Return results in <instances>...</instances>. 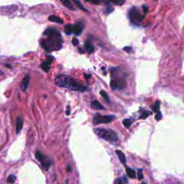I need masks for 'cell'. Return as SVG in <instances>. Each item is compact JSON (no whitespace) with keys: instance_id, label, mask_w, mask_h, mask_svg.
I'll use <instances>...</instances> for the list:
<instances>
[{"instance_id":"1","label":"cell","mask_w":184,"mask_h":184,"mask_svg":"<svg viewBox=\"0 0 184 184\" xmlns=\"http://www.w3.org/2000/svg\"><path fill=\"white\" fill-rule=\"evenodd\" d=\"M55 83L59 87H65L72 91L83 92L87 90V87L81 84L79 81L67 75H58L55 78Z\"/></svg>"},{"instance_id":"2","label":"cell","mask_w":184,"mask_h":184,"mask_svg":"<svg viewBox=\"0 0 184 184\" xmlns=\"http://www.w3.org/2000/svg\"><path fill=\"white\" fill-rule=\"evenodd\" d=\"M41 46L47 51H59L62 48L61 35H55L48 37L46 39H42L41 41Z\"/></svg>"},{"instance_id":"3","label":"cell","mask_w":184,"mask_h":184,"mask_svg":"<svg viewBox=\"0 0 184 184\" xmlns=\"http://www.w3.org/2000/svg\"><path fill=\"white\" fill-rule=\"evenodd\" d=\"M93 132L99 138L110 143H115V142H117L119 140L117 134L112 130L96 128L93 130Z\"/></svg>"},{"instance_id":"4","label":"cell","mask_w":184,"mask_h":184,"mask_svg":"<svg viewBox=\"0 0 184 184\" xmlns=\"http://www.w3.org/2000/svg\"><path fill=\"white\" fill-rule=\"evenodd\" d=\"M128 16L131 22L134 25H137L140 24L144 19V16L140 14V12L138 11V9H137V8L135 7H133L130 9L128 13Z\"/></svg>"},{"instance_id":"5","label":"cell","mask_w":184,"mask_h":184,"mask_svg":"<svg viewBox=\"0 0 184 184\" xmlns=\"http://www.w3.org/2000/svg\"><path fill=\"white\" fill-rule=\"evenodd\" d=\"M116 119L114 115H101L97 114L93 118V124L94 125H100V124L110 123Z\"/></svg>"},{"instance_id":"6","label":"cell","mask_w":184,"mask_h":184,"mask_svg":"<svg viewBox=\"0 0 184 184\" xmlns=\"http://www.w3.org/2000/svg\"><path fill=\"white\" fill-rule=\"evenodd\" d=\"M35 158L46 170H48L50 168L51 165V161L44 154L41 153L40 151H37L35 153Z\"/></svg>"},{"instance_id":"7","label":"cell","mask_w":184,"mask_h":184,"mask_svg":"<svg viewBox=\"0 0 184 184\" xmlns=\"http://www.w3.org/2000/svg\"><path fill=\"white\" fill-rule=\"evenodd\" d=\"M110 86L112 90L116 89H123L126 86V81L122 78H115V79H112L110 82Z\"/></svg>"},{"instance_id":"8","label":"cell","mask_w":184,"mask_h":184,"mask_svg":"<svg viewBox=\"0 0 184 184\" xmlns=\"http://www.w3.org/2000/svg\"><path fill=\"white\" fill-rule=\"evenodd\" d=\"M43 35L47 37H51V36H55V35H61V33H59V31L57 30L56 29L49 28L46 30V31L43 33Z\"/></svg>"},{"instance_id":"9","label":"cell","mask_w":184,"mask_h":184,"mask_svg":"<svg viewBox=\"0 0 184 184\" xmlns=\"http://www.w3.org/2000/svg\"><path fill=\"white\" fill-rule=\"evenodd\" d=\"M30 76H28V75H26V76H25V78H23L22 81L20 83V88L23 91H26V89L28 88V84H29L30 82Z\"/></svg>"},{"instance_id":"10","label":"cell","mask_w":184,"mask_h":184,"mask_svg":"<svg viewBox=\"0 0 184 184\" xmlns=\"http://www.w3.org/2000/svg\"><path fill=\"white\" fill-rule=\"evenodd\" d=\"M83 24L82 22H77L73 25V33L76 35H79L83 30Z\"/></svg>"},{"instance_id":"11","label":"cell","mask_w":184,"mask_h":184,"mask_svg":"<svg viewBox=\"0 0 184 184\" xmlns=\"http://www.w3.org/2000/svg\"><path fill=\"white\" fill-rule=\"evenodd\" d=\"M85 48L88 53H91L94 51V46L92 44V43L91 42L90 40H87V41L85 42Z\"/></svg>"},{"instance_id":"12","label":"cell","mask_w":184,"mask_h":184,"mask_svg":"<svg viewBox=\"0 0 184 184\" xmlns=\"http://www.w3.org/2000/svg\"><path fill=\"white\" fill-rule=\"evenodd\" d=\"M91 107L93 109H99V110H104L105 108L98 101H91Z\"/></svg>"},{"instance_id":"13","label":"cell","mask_w":184,"mask_h":184,"mask_svg":"<svg viewBox=\"0 0 184 184\" xmlns=\"http://www.w3.org/2000/svg\"><path fill=\"white\" fill-rule=\"evenodd\" d=\"M61 2L63 3V5L66 7L68 8L69 9H71V10H75V9H76V8L74 7L73 4H72L71 1H69V0H62Z\"/></svg>"},{"instance_id":"14","label":"cell","mask_w":184,"mask_h":184,"mask_svg":"<svg viewBox=\"0 0 184 184\" xmlns=\"http://www.w3.org/2000/svg\"><path fill=\"white\" fill-rule=\"evenodd\" d=\"M116 154L117 155L120 161L123 164L126 163V157H125V154H124L121 150H116Z\"/></svg>"},{"instance_id":"15","label":"cell","mask_w":184,"mask_h":184,"mask_svg":"<svg viewBox=\"0 0 184 184\" xmlns=\"http://www.w3.org/2000/svg\"><path fill=\"white\" fill-rule=\"evenodd\" d=\"M48 20L51 22H57V23H59V24H63V20L62 19H61V17H57L55 15H51L49 16L48 17Z\"/></svg>"},{"instance_id":"16","label":"cell","mask_w":184,"mask_h":184,"mask_svg":"<svg viewBox=\"0 0 184 184\" xmlns=\"http://www.w3.org/2000/svg\"><path fill=\"white\" fill-rule=\"evenodd\" d=\"M22 120L20 118H17V127H16V133L18 134L21 131L22 128Z\"/></svg>"},{"instance_id":"17","label":"cell","mask_w":184,"mask_h":184,"mask_svg":"<svg viewBox=\"0 0 184 184\" xmlns=\"http://www.w3.org/2000/svg\"><path fill=\"white\" fill-rule=\"evenodd\" d=\"M134 122V120L133 119H125V120H123L122 123H123V125L126 128H129L130 126L132 125V124Z\"/></svg>"},{"instance_id":"18","label":"cell","mask_w":184,"mask_h":184,"mask_svg":"<svg viewBox=\"0 0 184 184\" xmlns=\"http://www.w3.org/2000/svg\"><path fill=\"white\" fill-rule=\"evenodd\" d=\"M65 33L66 35H69L71 33H73V25H66L65 27Z\"/></svg>"},{"instance_id":"19","label":"cell","mask_w":184,"mask_h":184,"mask_svg":"<svg viewBox=\"0 0 184 184\" xmlns=\"http://www.w3.org/2000/svg\"><path fill=\"white\" fill-rule=\"evenodd\" d=\"M127 174L128 175V176L131 178H135V171L133 169L130 168H126Z\"/></svg>"},{"instance_id":"20","label":"cell","mask_w":184,"mask_h":184,"mask_svg":"<svg viewBox=\"0 0 184 184\" xmlns=\"http://www.w3.org/2000/svg\"><path fill=\"white\" fill-rule=\"evenodd\" d=\"M51 66V64H49V63H48V62H46V61H44L43 62V63H42L41 68L43 71L48 72L50 70V68H51V66Z\"/></svg>"},{"instance_id":"21","label":"cell","mask_w":184,"mask_h":184,"mask_svg":"<svg viewBox=\"0 0 184 184\" xmlns=\"http://www.w3.org/2000/svg\"><path fill=\"white\" fill-rule=\"evenodd\" d=\"M152 114V112L150 111H146V110H144L143 112L141 114V115H140V117H139V119H140V120H145L146 118L148 117L149 115Z\"/></svg>"},{"instance_id":"22","label":"cell","mask_w":184,"mask_h":184,"mask_svg":"<svg viewBox=\"0 0 184 184\" xmlns=\"http://www.w3.org/2000/svg\"><path fill=\"white\" fill-rule=\"evenodd\" d=\"M160 101L158 100L152 106V109L153 110V112H158L159 109H160Z\"/></svg>"},{"instance_id":"23","label":"cell","mask_w":184,"mask_h":184,"mask_svg":"<svg viewBox=\"0 0 184 184\" xmlns=\"http://www.w3.org/2000/svg\"><path fill=\"white\" fill-rule=\"evenodd\" d=\"M127 180L125 177H123V178L117 179V180H115L114 184H125V183H127Z\"/></svg>"},{"instance_id":"24","label":"cell","mask_w":184,"mask_h":184,"mask_svg":"<svg viewBox=\"0 0 184 184\" xmlns=\"http://www.w3.org/2000/svg\"><path fill=\"white\" fill-rule=\"evenodd\" d=\"M100 94L103 96V98L104 99V100L106 101V102H109L110 99H109V97L108 94L106 93V92H105L104 91H100Z\"/></svg>"},{"instance_id":"25","label":"cell","mask_w":184,"mask_h":184,"mask_svg":"<svg viewBox=\"0 0 184 184\" xmlns=\"http://www.w3.org/2000/svg\"><path fill=\"white\" fill-rule=\"evenodd\" d=\"M16 180V177L14 175H10L8 176L7 182L9 183H14Z\"/></svg>"},{"instance_id":"26","label":"cell","mask_w":184,"mask_h":184,"mask_svg":"<svg viewBox=\"0 0 184 184\" xmlns=\"http://www.w3.org/2000/svg\"><path fill=\"white\" fill-rule=\"evenodd\" d=\"M74 3L76 4L77 7H78V8H79V9H82V10H83V11L88 12V11H87L86 9H85V8L83 7V6H82V4H81V2H80L79 1H74Z\"/></svg>"},{"instance_id":"27","label":"cell","mask_w":184,"mask_h":184,"mask_svg":"<svg viewBox=\"0 0 184 184\" xmlns=\"http://www.w3.org/2000/svg\"><path fill=\"white\" fill-rule=\"evenodd\" d=\"M138 177L139 180H142L143 178V173L142 169H139L138 170Z\"/></svg>"},{"instance_id":"28","label":"cell","mask_w":184,"mask_h":184,"mask_svg":"<svg viewBox=\"0 0 184 184\" xmlns=\"http://www.w3.org/2000/svg\"><path fill=\"white\" fill-rule=\"evenodd\" d=\"M114 10V8L112 7L111 5L109 4V2L108 3V5H107V8H106V14H109V13H111Z\"/></svg>"},{"instance_id":"29","label":"cell","mask_w":184,"mask_h":184,"mask_svg":"<svg viewBox=\"0 0 184 184\" xmlns=\"http://www.w3.org/2000/svg\"><path fill=\"white\" fill-rule=\"evenodd\" d=\"M53 60H54V58H53V56H47V58H46V61L48 62V63H49V64H51V63L53 61Z\"/></svg>"},{"instance_id":"30","label":"cell","mask_w":184,"mask_h":184,"mask_svg":"<svg viewBox=\"0 0 184 184\" xmlns=\"http://www.w3.org/2000/svg\"><path fill=\"white\" fill-rule=\"evenodd\" d=\"M155 119L156 120H158V121L161 120L162 119V113L160 112H157L156 115H155Z\"/></svg>"},{"instance_id":"31","label":"cell","mask_w":184,"mask_h":184,"mask_svg":"<svg viewBox=\"0 0 184 184\" xmlns=\"http://www.w3.org/2000/svg\"><path fill=\"white\" fill-rule=\"evenodd\" d=\"M112 3L115 4H117V5H122V4L125 3V1H114Z\"/></svg>"},{"instance_id":"32","label":"cell","mask_w":184,"mask_h":184,"mask_svg":"<svg viewBox=\"0 0 184 184\" xmlns=\"http://www.w3.org/2000/svg\"><path fill=\"white\" fill-rule=\"evenodd\" d=\"M72 43H73V46H77V45L78 44V41L76 39V38H73V40H72Z\"/></svg>"},{"instance_id":"33","label":"cell","mask_w":184,"mask_h":184,"mask_svg":"<svg viewBox=\"0 0 184 184\" xmlns=\"http://www.w3.org/2000/svg\"><path fill=\"white\" fill-rule=\"evenodd\" d=\"M124 51H127V53H130L132 51V48L131 47H125V48H124Z\"/></svg>"},{"instance_id":"34","label":"cell","mask_w":184,"mask_h":184,"mask_svg":"<svg viewBox=\"0 0 184 184\" xmlns=\"http://www.w3.org/2000/svg\"><path fill=\"white\" fill-rule=\"evenodd\" d=\"M143 11L145 12V13H147L148 11V7H147L146 5H143Z\"/></svg>"},{"instance_id":"35","label":"cell","mask_w":184,"mask_h":184,"mask_svg":"<svg viewBox=\"0 0 184 184\" xmlns=\"http://www.w3.org/2000/svg\"><path fill=\"white\" fill-rule=\"evenodd\" d=\"M67 171L68 172H71V165H68V167H67Z\"/></svg>"},{"instance_id":"36","label":"cell","mask_w":184,"mask_h":184,"mask_svg":"<svg viewBox=\"0 0 184 184\" xmlns=\"http://www.w3.org/2000/svg\"><path fill=\"white\" fill-rule=\"evenodd\" d=\"M70 113H71V112H70V110H69V106H68V110L66 112V115H69Z\"/></svg>"},{"instance_id":"37","label":"cell","mask_w":184,"mask_h":184,"mask_svg":"<svg viewBox=\"0 0 184 184\" xmlns=\"http://www.w3.org/2000/svg\"><path fill=\"white\" fill-rule=\"evenodd\" d=\"M90 2L92 3V4H99V1H90Z\"/></svg>"},{"instance_id":"38","label":"cell","mask_w":184,"mask_h":184,"mask_svg":"<svg viewBox=\"0 0 184 184\" xmlns=\"http://www.w3.org/2000/svg\"><path fill=\"white\" fill-rule=\"evenodd\" d=\"M84 76H85V78H86V79H88V78H90V77H91V75H88V76H86V74H84Z\"/></svg>"},{"instance_id":"39","label":"cell","mask_w":184,"mask_h":184,"mask_svg":"<svg viewBox=\"0 0 184 184\" xmlns=\"http://www.w3.org/2000/svg\"><path fill=\"white\" fill-rule=\"evenodd\" d=\"M78 51H80V53H84V52H83V51H82V49H81V48H78Z\"/></svg>"},{"instance_id":"40","label":"cell","mask_w":184,"mask_h":184,"mask_svg":"<svg viewBox=\"0 0 184 184\" xmlns=\"http://www.w3.org/2000/svg\"><path fill=\"white\" fill-rule=\"evenodd\" d=\"M143 184H146V183H143Z\"/></svg>"}]
</instances>
